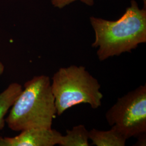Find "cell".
Here are the masks:
<instances>
[{
    "label": "cell",
    "mask_w": 146,
    "mask_h": 146,
    "mask_svg": "<svg viewBox=\"0 0 146 146\" xmlns=\"http://www.w3.org/2000/svg\"><path fill=\"white\" fill-rule=\"evenodd\" d=\"M61 136L52 128H33L13 137L0 136V146H54L59 144Z\"/></svg>",
    "instance_id": "5b68a950"
},
{
    "label": "cell",
    "mask_w": 146,
    "mask_h": 146,
    "mask_svg": "<svg viewBox=\"0 0 146 146\" xmlns=\"http://www.w3.org/2000/svg\"><path fill=\"white\" fill-rule=\"evenodd\" d=\"M22 90L20 84L11 83L0 94V131L3 129L5 125V115Z\"/></svg>",
    "instance_id": "52a82bcc"
},
{
    "label": "cell",
    "mask_w": 146,
    "mask_h": 146,
    "mask_svg": "<svg viewBox=\"0 0 146 146\" xmlns=\"http://www.w3.org/2000/svg\"><path fill=\"white\" fill-rule=\"evenodd\" d=\"M143 2V3H144V8H146V0H142Z\"/></svg>",
    "instance_id": "7c38bea8"
},
{
    "label": "cell",
    "mask_w": 146,
    "mask_h": 146,
    "mask_svg": "<svg viewBox=\"0 0 146 146\" xmlns=\"http://www.w3.org/2000/svg\"><path fill=\"white\" fill-rule=\"evenodd\" d=\"M5 71V66L4 64L0 61V77L4 73Z\"/></svg>",
    "instance_id": "8fae6325"
},
{
    "label": "cell",
    "mask_w": 146,
    "mask_h": 146,
    "mask_svg": "<svg viewBox=\"0 0 146 146\" xmlns=\"http://www.w3.org/2000/svg\"><path fill=\"white\" fill-rule=\"evenodd\" d=\"M24 87L5 119L8 127L15 131L51 128L56 109L50 79L45 75L35 76L26 82Z\"/></svg>",
    "instance_id": "7a4b0ae2"
},
{
    "label": "cell",
    "mask_w": 146,
    "mask_h": 146,
    "mask_svg": "<svg viewBox=\"0 0 146 146\" xmlns=\"http://www.w3.org/2000/svg\"><path fill=\"white\" fill-rule=\"evenodd\" d=\"M131 3L124 14L116 21L90 17L95 32L92 46L98 48L97 55L100 61L131 52L139 44L146 43V8L140 9L135 0Z\"/></svg>",
    "instance_id": "6da1fadb"
},
{
    "label": "cell",
    "mask_w": 146,
    "mask_h": 146,
    "mask_svg": "<svg viewBox=\"0 0 146 146\" xmlns=\"http://www.w3.org/2000/svg\"><path fill=\"white\" fill-rule=\"evenodd\" d=\"M108 124L128 139L146 132V84L119 98L106 114Z\"/></svg>",
    "instance_id": "277c9868"
},
{
    "label": "cell",
    "mask_w": 146,
    "mask_h": 146,
    "mask_svg": "<svg viewBox=\"0 0 146 146\" xmlns=\"http://www.w3.org/2000/svg\"><path fill=\"white\" fill-rule=\"evenodd\" d=\"M89 131L85 126L80 125L66 131V135H62L58 145L60 146H89Z\"/></svg>",
    "instance_id": "ba28073f"
},
{
    "label": "cell",
    "mask_w": 146,
    "mask_h": 146,
    "mask_svg": "<svg viewBox=\"0 0 146 146\" xmlns=\"http://www.w3.org/2000/svg\"><path fill=\"white\" fill-rule=\"evenodd\" d=\"M76 1H80L88 5L91 6L94 5V0H51L52 5L60 9H62Z\"/></svg>",
    "instance_id": "9c48e42d"
},
{
    "label": "cell",
    "mask_w": 146,
    "mask_h": 146,
    "mask_svg": "<svg viewBox=\"0 0 146 146\" xmlns=\"http://www.w3.org/2000/svg\"><path fill=\"white\" fill-rule=\"evenodd\" d=\"M139 139L136 143V146H146V133L138 136Z\"/></svg>",
    "instance_id": "30bf717a"
},
{
    "label": "cell",
    "mask_w": 146,
    "mask_h": 146,
    "mask_svg": "<svg viewBox=\"0 0 146 146\" xmlns=\"http://www.w3.org/2000/svg\"><path fill=\"white\" fill-rule=\"evenodd\" d=\"M52 93L58 116L69 108L80 104H89L97 109L102 104L101 86L86 68L70 66L60 68L52 78Z\"/></svg>",
    "instance_id": "3957f363"
},
{
    "label": "cell",
    "mask_w": 146,
    "mask_h": 146,
    "mask_svg": "<svg viewBox=\"0 0 146 146\" xmlns=\"http://www.w3.org/2000/svg\"><path fill=\"white\" fill-rule=\"evenodd\" d=\"M92 145L96 146H125L127 140L125 136L114 126L109 131L93 129L89 131Z\"/></svg>",
    "instance_id": "8992f818"
}]
</instances>
